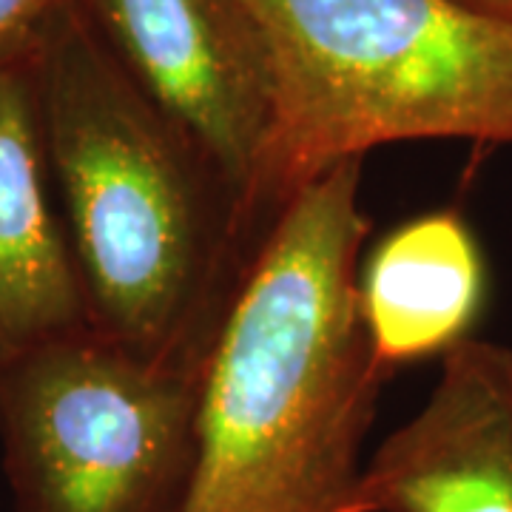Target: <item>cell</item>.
I'll return each instance as SVG.
<instances>
[{
	"label": "cell",
	"instance_id": "cell-1",
	"mask_svg": "<svg viewBox=\"0 0 512 512\" xmlns=\"http://www.w3.org/2000/svg\"><path fill=\"white\" fill-rule=\"evenodd\" d=\"M46 151L92 328L202 373L262 231L220 163L111 55L80 0L37 46Z\"/></svg>",
	"mask_w": 512,
	"mask_h": 512
},
{
	"label": "cell",
	"instance_id": "cell-2",
	"mask_svg": "<svg viewBox=\"0 0 512 512\" xmlns=\"http://www.w3.org/2000/svg\"><path fill=\"white\" fill-rule=\"evenodd\" d=\"M342 160L279 211L202 373L183 512H353L382 387L356 302L370 217Z\"/></svg>",
	"mask_w": 512,
	"mask_h": 512
},
{
	"label": "cell",
	"instance_id": "cell-3",
	"mask_svg": "<svg viewBox=\"0 0 512 512\" xmlns=\"http://www.w3.org/2000/svg\"><path fill=\"white\" fill-rule=\"evenodd\" d=\"M276 80L259 214L342 160L410 140L512 146V23L458 0H248Z\"/></svg>",
	"mask_w": 512,
	"mask_h": 512
},
{
	"label": "cell",
	"instance_id": "cell-4",
	"mask_svg": "<svg viewBox=\"0 0 512 512\" xmlns=\"http://www.w3.org/2000/svg\"><path fill=\"white\" fill-rule=\"evenodd\" d=\"M202 373L151 365L94 328L6 367L0 444L15 512H183Z\"/></svg>",
	"mask_w": 512,
	"mask_h": 512
},
{
	"label": "cell",
	"instance_id": "cell-5",
	"mask_svg": "<svg viewBox=\"0 0 512 512\" xmlns=\"http://www.w3.org/2000/svg\"><path fill=\"white\" fill-rule=\"evenodd\" d=\"M128 77L200 143L259 214L276 123L271 43L248 0H80Z\"/></svg>",
	"mask_w": 512,
	"mask_h": 512
},
{
	"label": "cell",
	"instance_id": "cell-6",
	"mask_svg": "<svg viewBox=\"0 0 512 512\" xmlns=\"http://www.w3.org/2000/svg\"><path fill=\"white\" fill-rule=\"evenodd\" d=\"M353 512H512V350L464 339L365 464Z\"/></svg>",
	"mask_w": 512,
	"mask_h": 512
},
{
	"label": "cell",
	"instance_id": "cell-7",
	"mask_svg": "<svg viewBox=\"0 0 512 512\" xmlns=\"http://www.w3.org/2000/svg\"><path fill=\"white\" fill-rule=\"evenodd\" d=\"M37 46L0 57V373L92 328L49 168Z\"/></svg>",
	"mask_w": 512,
	"mask_h": 512
},
{
	"label": "cell",
	"instance_id": "cell-8",
	"mask_svg": "<svg viewBox=\"0 0 512 512\" xmlns=\"http://www.w3.org/2000/svg\"><path fill=\"white\" fill-rule=\"evenodd\" d=\"M484 296V254L456 208L396 225L362 256L356 276L367 339L390 373L470 339Z\"/></svg>",
	"mask_w": 512,
	"mask_h": 512
},
{
	"label": "cell",
	"instance_id": "cell-9",
	"mask_svg": "<svg viewBox=\"0 0 512 512\" xmlns=\"http://www.w3.org/2000/svg\"><path fill=\"white\" fill-rule=\"evenodd\" d=\"M74 3L77 0H0V57L37 46L49 23Z\"/></svg>",
	"mask_w": 512,
	"mask_h": 512
},
{
	"label": "cell",
	"instance_id": "cell-10",
	"mask_svg": "<svg viewBox=\"0 0 512 512\" xmlns=\"http://www.w3.org/2000/svg\"><path fill=\"white\" fill-rule=\"evenodd\" d=\"M470 9H478L484 15H493V18L510 20L512 23V0H458Z\"/></svg>",
	"mask_w": 512,
	"mask_h": 512
}]
</instances>
